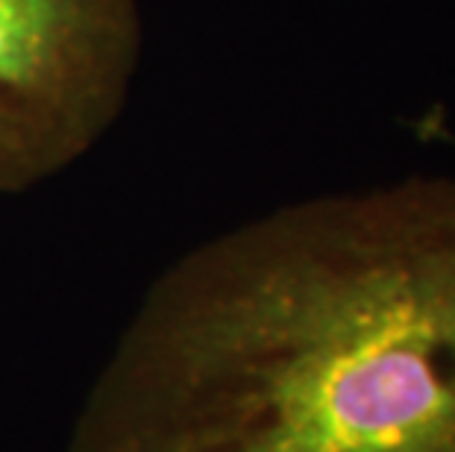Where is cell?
Here are the masks:
<instances>
[{
  "label": "cell",
  "mask_w": 455,
  "mask_h": 452,
  "mask_svg": "<svg viewBox=\"0 0 455 452\" xmlns=\"http://www.w3.org/2000/svg\"><path fill=\"white\" fill-rule=\"evenodd\" d=\"M139 59L135 0H0V191L92 147Z\"/></svg>",
  "instance_id": "2"
},
{
  "label": "cell",
  "mask_w": 455,
  "mask_h": 452,
  "mask_svg": "<svg viewBox=\"0 0 455 452\" xmlns=\"http://www.w3.org/2000/svg\"><path fill=\"white\" fill-rule=\"evenodd\" d=\"M68 452H455V177L312 197L182 256Z\"/></svg>",
  "instance_id": "1"
}]
</instances>
